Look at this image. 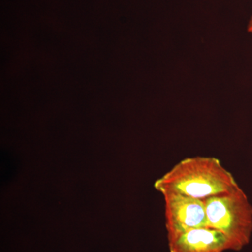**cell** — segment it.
Wrapping results in <instances>:
<instances>
[{
    "label": "cell",
    "instance_id": "obj_5",
    "mask_svg": "<svg viewBox=\"0 0 252 252\" xmlns=\"http://www.w3.org/2000/svg\"><path fill=\"white\" fill-rule=\"evenodd\" d=\"M248 31L250 32V33H252V16L251 19H250V23H249Z\"/></svg>",
    "mask_w": 252,
    "mask_h": 252
},
{
    "label": "cell",
    "instance_id": "obj_4",
    "mask_svg": "<svg viewBox=\"0 0 252 252\" xmlns=\"http://www.w3.org/2000/svg\"><path fill=\"white\" fill-rule=\"evenodd\" d=\"M170 252H224L230 250L225 235L212 228H193L167 234Z\"/></svg>",
    "mask_w": 252,
    "mask_h": 252
},
{
    "label": "cell",
    "instance_id": "obj_1",
    "mask_svg": "<svg viewBox=\"0 0 252 252\" xmlns=\"http://www.w3.org/2000/svg\"><path fill=\"white\" fill-rule=\"evenodd\" d=\"M238 184L218 158H187L176 164L156 183L159 191H174L198 199L229 192Z\"/></svg>",
    "mask_w": 252,
    "mask_h": 252
},
{
    "label": "cell",
    "instance_id": "obj_3",
    "mask_svg": "<svg viewBox=\"0 0 252 252\" xmlns=\"http://www.w3.org/2000/svg\"><path fill=\"white\" fill-rule=\"evenodd\" d=\"M162 193L165 198L167 234L193 228H209L206 208L203 199L174 191Z\"/></svg>",
    "mask_w": 252,
    "mask_h": 252
},
{
    "label": "cell",
    "instance_id": "obj_2",
    "mask_svg": "<svg viewBox=\"0 0 252 252\" xmlns=\"http://www.w3.org/2000/svg\"><path fill=\"white\" fill-rule=\"evenodd\" d=\"M203 200L209 227L225 235L230 250L240 251L248 245L252 233V206L240 186L229 192Z\"/></svg>",
    "mask_w": 252,
    "mask_h": 252
}]
</instances>
